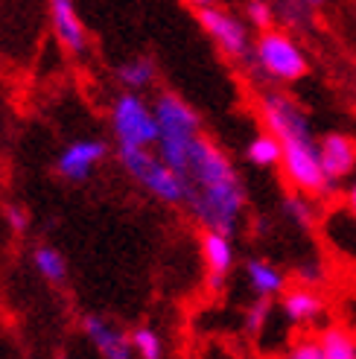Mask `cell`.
Returning a JSON list of instances; mask_svg holds the SVG:
<instances>
[{"instance_id": "obj_1", "label": "cell", "mask_w": 356, "mask_h": 359, "mask_svg": "<svg viewBox=\"0 0 356 359\" xmlns=\"http://www.w3.org/2000/svg\"><path fill=\"white\" fill-rule=\"evenodd\" d=\"M184 182H187V205L193 217L207 231H217V234L225 237L234 234L240 213L245 208V190L228 155L205 135L196 140L190 152Z\"/></svg>"}, {"instance_id": "obj_2", "label": "cell", "mask_w": 356, "mask_h": 359, "mask_svg": "<svg viewBox=\"0 0 356 359\" xmlns=\"http://www.w3.org/2000/svg\"><path fill=\"white\" fill-rule=\"evenodd\" d=\"M155 120H158V158L164 161V164L175 172L182 175L187 172V164H190V152L196 147V140L202 137L199 132V114H196L190 105L175 97V94H161L155 102Z\"/></svg>"}, {"instance_id": "obj_3", "label": "cell", "mask_w": 356, "mask_h": 359, "mask_svg": "<svg viewBox=\"0 0 356 359\" xmlns=\"http://www.w3.org/2000/svg\"><path fill=\"white\" fill-rule=\"evenodd\" d=\"M254 62L269 79L275 82H298L310 74L307 53L289 35V29H269L260 32L254 41Z\"/></svg>"}, {"instance_id": "obj_4", "label": "cell", "mask_w": 356, "mask_h": 359, "mask_svg": "<svg viewBox=\"0 0 356 359\" xmlns=\"http://www.w3.org/2000/svg\"><path fill=\"white\" fill-rule=\"evenodd\" d=\"M283 178L289 182V187L301 196H315V199H324L333 193V182L322 170V158H318V140L307 137V140H289L283 143Z\"/></svg>"}, {"instance_id": "obj_5", "label": "cell", "mask_w": 356, "mask_h": 359, "mask_svg": "<svg viewBox=\"0 0 356 359\" xmlns=\"http://www.w3.org/2000/svg\"><path fill=\"white\" fill-rule=\"evenodd\" d=\"M120 161L140 184H144L152 196L164 202H187V182L182 175H175L161 158L152 155L149 149H120Z\"/></svg>"}, {"instance_id": "obj_6", "label": "cell", "mask_w": 356, "mask_h": 359, "mask_svg": "<svg viewBox=\"0 0 356 359\" xmlns=\"http://www.w3.org/2000/svg\"><path fill=\"white\" fill-rule=\"evenodd\" d=\"M111 123H114V135L120 140V149H146L161 137L155 109H149V105L135 94H123L114 102Z\"/></svg>"}, {"instance_id": "obj_7", "label": "cell", "mask_w": 356, "mask_h": 359, "mask_svg": "<svg viewBox=\"0 0 356 359\" xmlns=\"http://www.w3.org/2000/svg\"><path fill=\"white\" fill-rule=\"evenodd\" d=\"M193 12H196V21L202 24V29L217 41V47L225 53V56L254 59V44L248 39V27L234 12H228L222 6H210V4H199Z\"/></svg>"}, {"instance_id": "obj_8", "label": "cell", "mask_w": 356, "mask_h": 359, "mask_svg": "<svg viewBox=\"0 0 356 359\" xmlns=\"http://www.w3.org/2000/svg\"><path fill=\"white\" fill-rule=\"evenodd\" d=\"M257 111L260 120L266 126V132L275 135L280 143H289V140H307L313 137L310 129V117L304 114V109L287 94L280 91H266L257 100Z\"/></svg>"}, {"instance_id": "obj_9", "label": "cell", "mask_w": 356, "mask_h": 359, "mask_svg": "<svg viewBox=\"0 0 356 359\" xmlns=\"http://www.w3.org/2000/svg\"><path fill=\"white\" fill-rule=\"evenodd\" d=\"M318 158H322V170L333 184L345 182L356 172V137L345 132H330L318 140Z\"/></svg>"}, {"instance_id": "obj_10", "label": "cell", "mask_w": 356, "mask_h": 359, "mask_svg": "<svg viewBox=\"0 0 356 359\" xmlns=\"http://www.w3.org/2000/svg\"><path fill=\"white\" fill-rule=\"evenodd\" d=\"M202 257L207 266V286L210 290H222L225 275L234 266V248H231V240L225 234H217V231H205L202 237Z\"/></svg>"}, {"instance_id": "obj_11", "label": "cell", "mask_w": 356, "mask_h": 359, "mask_svg": "<svg viewBox=\"0 0 356 359\" xmlns=\"http://www.w3.org/2000/svg\"><path fill=\"white\" fill-rule=\"evenodd\" d=\"M102 155H105V143H100V140H79V143H74V147H67L62 152L59 172L64 178H70V182H82V178H88L91 167L97 164Z\"/></svg>"}, {"instance_id": "obj_12", "label": "cell", "mask_w": 356, "mask_h": 359, "mask_svg": "<svg viewBox=\"0 0 356 359\" xmlns=\"http://www.w3.org/2000/svg\"><path fill=\"white\" fill-rule=\"evenodd\" d=\"M85 333L91 336V342L97 345V351L102 353V359H132V345L126 342L114 325H109L100 316H88L85 318Z\"/></svg>"}, {"instance_id": "obj_13", "label": "cell", "mask_w": 356, "mask_h": 359, "mask_svg": "<svg viewBox=\"0 0 356 359\" xmlns=\"http://www.w3.org/2000/svg\"><path fill=\"white\" fill-rule=\"evenodd\" d=\"M50 9H53V29H56L62 47L70 53H85L88 39H85V27L79 21L74 4H67V0H53Z\"/></svg>"}, {"instance_id": "obj_14", "label": "cell", "mask_w": 356, "mask_h": 359, "mask_svg": "<svg viewBox=\"0 0 356 359\" xmlns=\"http://www.w3.org/2000/svg\"><path fill=\"white\" fill-rule=\"evenodd\" d=\"M280 310L292 325H307V321H315L324 313V301L318 292H313L310 286H298V290L283 292L280 298Z\"/></svg>"}, {"instance_id": "obj_15", "label": "cell", "mask_w": 356, "mask_h": 359, "mask_svg": "<svg viewBox=\"0 0 356 359\" xmlns=\"http://www.w3.org/2000/svg\"><path fill=\"white\" fill-rule=\"evenodd\" d=\"M245 275H248L252 290L257 292V298H275L283 292V286H287V278H283L280 269L272 266L269 260H248Z\"/></svg>"}, {"instance_id": "obj_16", "label": "cell", "mask_w": 356, "mask_h": 359, "mask_svg": "<svg viewBox=\"0 0 356 359\" xmlns=\"http://www.w3.org/2000/svg\"><path fill=\"white\" fill-rule=\"evenodd\" d=\"M318 348H322L324 359H356V339L339 325H330L318 333Z\"/></svg>"}, {"instance_id": "obj_17", "label": "cell", "mask_w": 356, "mask_h": 359, "mask_svg": "<svg viewBox=\"0 0 356 359\" xmlns=\"http://www.w3.org/2000/svg\"><path fill=\"white\" fill-rule=\"evenodd\" d=\"M245 155H248V161H252L254 167H278L283 161V143L275 135L263 132V135H257L252 143H248Z\"/></svg>"}, {"instance_id": "obj_18", "label": "cell", "mask_w": 356, "mask_h": 359, "mask_svg": "<svg viewBox=\"0 0 356 359\" xmlns=\"http://www.w3.org/2000/svg\"><path fill=\"white\" fill-rule=\"evenodd\" d=\"M283 213L298 225V228H304V231H310V228H315V205H313V199L310 196H301V193H289L287 199H283Z\"/></svg>"}, {"instance_id": "obj_19", "label": "cell", "mask_w": 356, "mask_h": 359, "mask_svg": "<svg viewBox=\"0 0 356 359\" xmlns=\"http://www.w3.org/2000/svg\"><path fill=\"white\" fill-rule=\"evenodd\" d=\"M117 76H120L123 85H129V88H144L155 79V65L149 59H135V62L120 65Z\"/></svg>"}, {"instance_id": "obj_20", "label": "cell", "mask_w": 356, "mask_h": 359, "mask_svg": "<svg viewBox=\"0 0 356 359\" xmlns=\"http://www.w3.org/2000/svg\"><path fill=\"white\" fill-rule=\"evenodd\" d=\"M35 266H39V272L47 278V280H53V283H62L64 280V260H62V255L56 248H39L35 251Z\"/></svg>"}, {"instance_id": "obj_21", "label": "cell", "mask_w": 356, "mask_h": 359, "mask_svg": "<svg viewBox=\"0 0 356 359\" xmlns=\"http://www.w3.org/2000/svg\"><path fill=\"white\" fill-rule=\"evenodd\" d=\"M132 348L140 353V359H161V339L149 327H137L132 333Z\"/></svg>"}, {"instance_id": "obj_22", "label": "cell", "mask_w": 356, "mask_h": 359, "mask_svg": "<svg viewBox=\"0 0 356 359\" xmlns=\"http://www.w3.org/2000/svg\"><path fill=\"white\" fill-rule=\"evenodd\" d=\"M269 316H272V298H257L245 313V330L252 336H260L266 321H269Z\"/></svg>"}, {"instance_id": "obj_23", "label": "cell", "mask_w": 356, "mask_h": 359, "mask_svg": "<svg viewBox=\"0 0 356 359\" xmlns=\"http://www.w3.org/2000/svg\"><path fill=\"white\" fill-rule=\"evenodd\" d=\"M245 18H248V24H252L254 29L269 32V29H275V18H278V12H275L269 4H260V0H252V4L245 6Z\"/></svg>"}, {"instance_id": "obj_24", "label": "cell", "mask_w": 356, "mask_h": 359, "mask_svg": "<svg viewBox=\"0 0 356 359\" xmlns=\"http://www.w3.org/2000/svg\"><path fill=\"white\" fill-rule=\"evenodd\" d=\"M287 359H324V353L318 348V339H301L289 348Z\"/></svg>"}, {"instance_id": "obj_25", "label": "cell", "mask_w": 356, "mask_h": 359, "mask_svg": "<svg viewBox=\"0 0 356 359\" xmlns=\"http://www.w3.org/2000/svg\"><path fill=\"white\" fill-rule=\"evenodd\" d=\"M283 21L292 24V27H301V21H304V15H313V6H301V4H289V6H283L278 12Z\"/></svg>"}, {"instance_id": "obj_26", "label": "cell", "mask_w": 356, "mask_h": 359, "mask_svg": "<svg viewBox=\"0 0 356 359\" xmlns=\"http://www.w3.org/2000/svg\"><path fill=\"white\" fill-rule=\"evenodd\" d=\"M6 219L15 231H27V213L18 208V205H6Z\"/></svg>"}, {"instance_id": "obj_27", "label": "cell", "mask_w": 356, "mask_h": 359, "mask_svg": "<svg viewBox=\"0 0 356 359\" xmlns=\"http://www.w3.org/2000/svg\"><path fill=\"white\" fill-rule=\"evenodd\" d=\"M301 280H304V283H315L318 278H322V269H315V263H310V266H304V269H301Z\"/></svg>"}, {"instance_id": "obj_28", "label": "cell", "mask_w": 356, "mask_h": 359, "mask_svg": "<svg viewBox=\"0 0 356 359\" xmlns=\"http://www.w3.org/2000/svg\"><path fill=\"white\" fill-rule=\"evenodd\" d=\"M348 208H350V213H353V219H356V178H353V184H350V190H348Z\"/></svg>"}, {"instance_id": "obj_29", "label": "cell", "mask_w": 356, "mask_h": 359, "mask_svg": "<svg viewBox=\"0 0 356 359\" xmlns=\"http://www.w3.org/2000/svg\"><path fill=\"white\" fill-rule=\"evenodd\" d=\"M353 105H356V91H353Z\"/></svg>"}]
</instances>
